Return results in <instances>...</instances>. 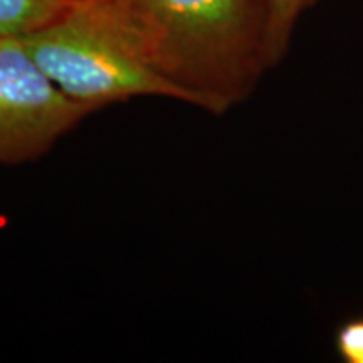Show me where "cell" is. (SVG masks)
Returning a JSON list of instances; mask_svg holds the SVG:
<instances>
[{"label": "cell", "mask_w": 363, "mask_h": 363, "mask_svg": "<svg viewBox=\"0 0 363 363\" xmlns=\"http://www.w3.org/2000/svg\"><path fill=\"white\" fill-rule=\"evenodd\" d=\"M182 103L220 116L271 69L267 0H84Z\"/></svg>", "instance_id": "1"}, {"label": "cell", "mask_w": 363, "mask_h": 363, "mask_svg": "<svg viewBox=\"0 0 363 363\" xmlns=\"http://www.w3.org/2000/svg\"><path fill=\"white\" fill-rule=\"evenodd\" d=\"M19 38L45 76L93 113L136 98L182 103L177 89L143 65L84 0Z\"/></svg>", "instance_id": "2"}, {"label": "cell", "mask_w": 363, "mask_h": 363, "mask_svg": "<svg viewBox=\"0 0 363 363\" xmlns=\"http://www.w3.org/2000/svg\"><path fill=\"white\" fill-rule=\"evenodd\" d=\"M91 115L45 76L21 38L0 35V165L39 160Z\"/></svg>", "instance_id": "3"}, {"label": "cell", "mask_w": 363, "mask_h": 363, "mask_svg": "<svg viewBox=\"0 0 363 363\" xmlns=\"http://www.w3.org/2000/svg\"><path fill=\"white\" fill-rule=\"evenodd\" d=\"M81 0H0V35H24L51 24Z\"/></svg>", "instance_id": "4"}, {"label": "cell", "mask_w": 363, "mask_h": 363, "mask_svg": "<svg viewBox=\"0 0 363 363\" xmlns=\"http://www.w3.org/2000/svg\"><path fill=\"white\" fill-rule=\"evenodd\" d=\"M315 0H267L269 7V52L272 66L279 65L288 51L301 13Z\"/></svg>", "instance_id": "5"}, {"label": "cell", "mask_w": 363, "mask_h": 363, "mask_svg": "<svg viewBox=\"0 0 363 363\" xmlns=\"http://www.w3.org/2000/svg\"><path fill=\"white\" fill-rule=\"evenodd\" d=\"M338 357L347 363H363V316L345 321L335 335Z\"/></svg>", "instance_id": "6"}]
</instances>
